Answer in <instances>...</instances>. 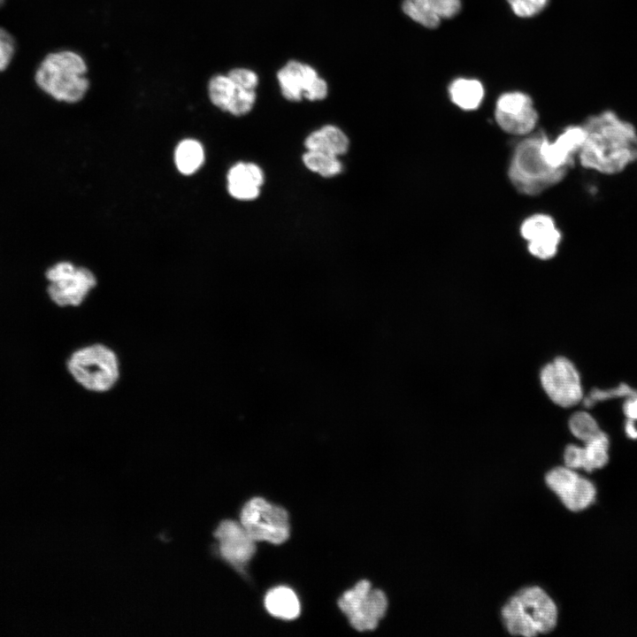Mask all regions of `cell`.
Masks as SVG:
<instances>
[{"instance_id": "6", "label": "cell", "mask_w": 637, "mask_h": 637, "mask_svg": "<svg viewBox=\"0 0 637 637\" xmlns=\"http://www.w3.org/2000/svg\"><path fill=\"white\" fill-rule=\"evenodd\" d=\"M240 523L256 542L280 545L290 535L288 511L262 497H253L245 503L241 510Z\"/></svg>"}, {"instance_id": "5", "label": "cell", "mask_w": 637, "mask_h": 637, "mask_svg": "<svg viewBox=\"0 0 637 637\" xmlns=\"http://www.w3.org/2000/svg\"><path fill=\"white\" fill-rule=\"evenodd\" d=\"M67 370L83 388L104 392L111 388L119 376L116 354L102 344H93L77 349L67 363Z\"/></svg>"}, {"instance_id": "29", "label": "cell", "mask_w": 637, "mask_h": 637, "mask_svg": "<svg viewBox=\"0 0 637 637\" xmlns=\"http://www.w3.org/2000/svg\"><path fill=\"white\" fill-rule=\"evenodd\" d=\"M637 394V390L627 385L620 383L618 386L610 388H593L587 396L583 397V404L586 408H591L599 402L614 398H627Z\"/></svg>"}, {"instance_id": "16", "label": "cell", "mask_w": 637, "mask_h": 637, "mask_svg": "<svg viewBox=\"0 0 637 637\" xmlns=\"http://www.w3.org/2000/svg\"><path fill=\"white\" fill-rule=\"evenodd\" d=\"M403 12L412 20L427 28H436L441 19L458 13L460 0H403Z\"/></svg>"}, {"instance_id": "27", "label": "cell", "mask_w": 637, "mask_h": 637, "mask_svg": "<svg viewBox=\"0 0 637 637\" xmlns=\"http://www.w3.org/2000/svg\"><path fill=\"white\" fill-rule=\"evenodd\" d=\"M561 241V233L556 227L545 235L528 242L527 249L531 255L547 260L552 258L557 252Z\"/></svg>"}, {"instance_id": "25", "label": "cell", "mask_w": 637, "mask_h": 637, "mask_svg": "<svg viewBox=\"0 0 637 637\" xmlns=\"http://www.w3.org/2000/svg\"><path fill=\"white\" fill-rule=\"evenodd\" d=\"M579 475L567 466L551 469L545 476L547 486L561 499L576 484Z\"/></svg>"}, {"instance_id": "19", "label": "cell", "mask_w": 637, "mask_h": 637, "mask_svg": "<svg viewBox=\"0 0 637 637\" xmlns=\"http://www.w3.org/2000/svg\"><path fill=\"white\" fill-rule=\"evenodd\" d=\"M502 617L506 629L512 635L533 637L538 634L533 622L516 595L503 605Z\"/></svg>"}, {"instance_id": "21", "label": "cell", "mask_w": 637, "mask_h": 637, "mask_svg": "<svg viewBox=\"0 0 637 637\" xmlns=\"http://www.w3.org/2000/svg\"><path fill=\"white\" fill-rule=\"evenodd\" d=\"M204 150L200 142L188 138L180 141L174 150V163L184 175L195 173L204 162Z\"/></svg>"}, {"instance_id": "28", "label": "cell", "mask_w": 637, "mask_h": 637, "mask_svg": "<svg viewBox=\"0 0 637 637\" xmlns=\"http://www.w3.org/2000/svg\"><path fill=\"white\" fill-rule=\"evenodd\" d=\"M556 228L554 219L546 214H534L526 219L520 234L527 242L540 238Z\"/></svg>"}, {"instance_id": "35", "label": "cell", "mask_w": 637, "mask_h": 637, "mask_svg": "<svg viewBox=\"0 0 637 637\" xmlns=\"http://www.w3.org/2000/svg\"><path fill=\"white\" fill-rule=\"evenodd\" d=\"M6 0H0V10L4 6Z\"/></svg>"}, {"instance_id": "3", "label": "cell", "mask_w": 637, "mask_h": 637, "mask_svg": "<svg viewBox=\"0 0 637 637\" xmlns=\"http://www.w3.org/2000/svg\"><path fill=\"white\" fill-rule=\"evenodd\" d=\"M547 135L536 132L518 143L510 158L508 175L511 184L521 194L537 196L559 183L567 168L549 165L542 156L541 144Z\"/></svg>"}, {"instance_id": "18", "label": "cell", "mask_w": 637, "mask_h": 637, "mask_svg": "<svg viewBox=\"0 0 637 637\" xmlns=\"http://www.w3.org/2000/svg\"><path fill=\"white\" fill-rule=\"evenodd\" d=\"M265 606L273 617L293 620L300 614V602L295 593L287 587H274L266 594Z\"/></svg>"}, {"instance_id": "33", "label": "cell", "mask_w": 637, "mask_h": 637, "mask_svg": "<svg viewBox=\"0 0 637 637\" xmlns=\"http://www.w3.org/2000/svg\"><path fill=\"white\" fill-rule=\"evenodd\" d=\"M623 412L626 418L637 419V394L625 398L623 403Z\"/></svg>"}, {"instance_id": "11", "label": "cell", "mask_w": 637, "mask_h": 637, "mask_svg": "<svg viewBox=\"0 0 637 637\" xmlns=\"http://www.w3.org/2000/svg\"><path fill=\"white\" fill-rule=\"evenodd\" d=\"M282 96L289 101L324 99L327 95L326 82L311 66L298 61L288 62L277 73Z\"/></svg>"}, {"instance_id": "12", "label": "cell", "mask_w": 637, "mask_h": 637, "mask_svg": "<svg viewBox=\"0 0 637 637\" xmlns=\"http://www.w3.org/2000/svg\"><path fill=\"white\" fill-rule=\"evenodd\" d=\"M495 116L504 132L515 135L530 134L538 120L531 97L518 91L504 93L498 98Z\"/></svg>"}, {"instance_id": "13", "label": "cell", "mask_w": 637, "mask_h": 637, "mask_svg": "<svg viewBox=\"0 0 637 637\" xmlns=\"http://www.w3.org/2000/svg\"><path fill=\"white\" fill-rule=\"evenodd\" d=\"M516 595L533 622L538 633L551 632L557 623V607L551 597L539 587H528Z\"/></svg>"}, {"instance_id": "4", "label": "cell", "mask_w": 637, "mask_h": 637, "mask_svg": "<svg viewBox=\"0 0 637 637\" xmlns=\"http://www.w3.org/2000/svg\"><path fill=\"white\" fill-rule=\"evenodd\" d=\"M258 77L248 68H233L226 74L212 75L207 83L211 103L234 116L249 113L256 102Z\"/></svg>"}, {"instance_id": "2", "label": "cell", "mask_w": 637, "mask_h": 637, "mask_svg": "<svg viewBox=\"0 0 637 637\" xmlns=\"http://www.w3.org/2000/svg\"><path fill=\"white\" fill-rule=\"evenodd\" d=\"M88 66L77 50L56 49L48 51L35 68L33 81L37 89L58 103L81 102L90 88Z\"/></svg>"}, {"instance_id": "14", "label": "cell", "mask_w": 637, "mask_h": 637, "mask_svg": "<svg viewBox=\"0 0 637 637\" xmlns=\"http://www.w3.org/2000/svg\"><path fill=\"white\" fill-rule=\"evenodd\" d=\"M586 138L583 126H569L550 142L546 137L541 144L545 161L556 168H567L573 163V156L579 151Z\"/></svg>"}, {"instance_id": "10", "label": "cell", "mask_w": 637, "mask_h": 637, "mask_svg": "<svg viewBox=\"0 0 637 637\" xmlns=\"http://www.w3.org/2000/svg\"><path fill=\"white\" fill-rule=\"evenodd\" d=\"M213 536L219 556L236 572L244 573L256 553V541L241 523L225 519L218 525Z\"/></svg>"}, {"instance_id": "31", "label": "cell", "mask_w": 637, "mask_h": 637, "mask_svg": "<svg viewBox=\"0 0 637 637\" xmlns=\"http://www.w3.org/2000/svg\"><path fill=\"white\" fill-rule=\"evenodd\" d=\"M507 2L517 16L529 18L541 12L549 0H507Z\"/></svg>"}, {"instance_id": "32", "label": "cell", "mask_w": 637, "mask_h": 637, "mask_svg": "<svg viewBox=\"0 0 637 637\" xmlns=\"http://www.w3.org/2000/svg\"><path fill=\"white\" fill-rule=\"evenodd\" d=\"M564 460L565 466L570 467L573 470L582 469L583 465V452L582 447L570 444L566 446L564 452Z\"/></svg>"}, {"instance_id": "24", "label": "cell", "mask_w": 637, "mask_h": 637, "mask_svg": "<svg viewBox=\"0 0 637 637\" xmlns=\"http://www.w3.org/2000/svg\"><path fill=\"white\" fill-rule=\"evenodd\" d=\"M595 485L589 480L579 477L573 488L561 501L568 510L580 511L595 502Z\"/></svg>"}, {"instance_id": "20", "label": "cell", "mask_w": 637, "mask_h": 637, "mask_svg": "<svg viewBox=\"0 0 637 637\" xmlns=\"http://www.w3.org/2000/svg\"><path fill=\"white\" fill-rule=\"evenodd\" d=\"M449 94L456 105L465 111H472L481 104L484 88L477 80L459 78L451 82Z\"/></svg>"}, {"instance_id": "9", "label": "cell", "mask_w": 637, "mask_h": 637, "mask_svg": "<svg viewBox=\"0 0 637 637\" xmlns=\"http://www.w3.org/2000/svg\"><path fill=\"white\" fill-rule=\"evenodd\" d=\"M540 380L549 399L561 407H572L583 399L579 373L564 357H557L547 364L540 372Z\"/></svg>"}, {"instance_id": "22", "label": "cell", "mask_w": 637, "mask_h": 637, "mask_svg": "<svg viewBox=\"0 0 637 637\" xmlns=\"http://www.w3.org/2000/svg\"><path fill=\"white\" fill-rule=\"evenodd\" d=\"M584 443L582 469L592 472L605 466L609 461L610 441L608 435L601 431L596 436Z\"/></svg>"}, {"instance_id": "17", "label": "cell", "mask_w": 637, "mask_h": 637, "mask_svg": "<svg viewBox=\"0 0 637 637\" xmlns=\"http://www.w3.org/2000/svg\"><path fill=\"white\" fill-rule=\"evenodd\" d=\"M304 146L307 150H318L339 157L348 151L349 140L339 127L326 125L311 132L305 138Z\"/></svg>"}, {"instance_id": "26", "label": "cell", "mask_w": 637, "mask_h": 637, "mask_svg": "<svg viewBox=\"0 0 637 637\" xmlns=\"http://www.w3.org/2000/svg\"><path fill=\"white\" fill-rule=\"evenodd\" d=\"M568 425L571 433L583 442L594 438L602 431L595 418L587 411L573 413L570 417Z\"/></svg>"}, {"instance_id": "1", "label": "cell", "mask_w": 637, "mask_h": 637, "mask_svg": "<svg viewBox=\"0 0 637 637\" xmlns=\"http://www.w3.org/2000/svg\"><path fill=\"white\" fill-rule=\"evenodd\" d=\"M582 126L586 138L579 156L583 167L615 174L637 159V131L615 111L589 116Z\"/></svg>"}, {"instance_id": "15", "label": "cell", "mask_w": 637, "mask_h": 637, "mask_svg": "<svg viewBox=\"0 0 637 637\" xmlns=\"http://www.w3.org/2000/svg\"><path fill=\"white\" fill-rule=\"evenodd\" d=\"M264 180V172L255 163H236L226 174L228 193L232 197L241 201L257 198Z\"/></svg>"}, {"instance_id": "7", "label": "cell", "mask_w": 637, "mask_h": 637, "mask_svg": "<svg viewBox=\"0 0 637 637\" xmlns=\"http://www.w3.org/2000/svg\"><path fill=\"white\" fill-rule=\"evenodd\" d=\"M339 608L351 626L359 632L374 630L388 609L386 595L373 588L368 580H360L338 601Z\"/></svg>"}, {"instance_id": "8", "label": "cell", "mask_w": 637, "mask_h": 637, "mask_svg": "<svg viewBox=\"0 0 637 637\" xmlns=\"http://www.w3.org/2000/svg\"><path fill=\"white\" fill-rule=\"evenodd\" d=\"M47 293L60 307L80 305L96 285L95 274L88 268L68 261L54 264L45 272Z\"/></svg>"}, {"instance_id": "30", "label": "cell", "mask_w": 637, "mask_h": 637, "mask_svg": "<svg viewBox=\"0 0 637 637\" xmlns=\"http://www.w3.org/2000/svg\"><path fill=\"white\" fill-rule=\"evenodd\" d=\"M18 51V42L14 35L0 25V73L6 72L13 62Z\"/></svg>"}, {"instance_id": "34", "label": "cell", "mask_w": 637, "mask_h": 637, "mask_svg": "<svg viewBox=\"0 0 637 637\" xmlns=\"http://www.w3.org/2000/svg\"><path fill=\"white\" fill-rule=\"evenodd\" d=\"M624 430L629 439L637 440V419L626 418Z\"/></svg>"}, {"instance_id": "23", "label": "cell", "mask_w": 637, "mask_h": 637, "mask_svg": "<svg viewBox=\"0 0 637 637\" xmlns=\"http://www.w3.org/2000/svg\"><path fill=\"white\" fill-rule=\"evenodd\" d=\"M303 163L310 171L326 178L336 176L342 171L338 157L323 151L307 150L303 155Z\"/></svg>"}]
</instances>
